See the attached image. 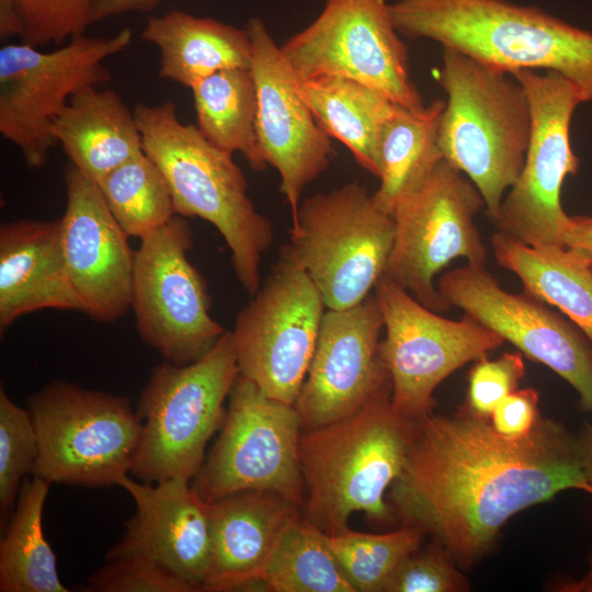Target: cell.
<instances>
[{"label": "cell", "mask_w": 592, "mask_h": 592, "mask_svg": "<svg viewBox=\"0 0 592 592\" xmlns=\"http://www.w3.org/2000/svg\"><path fill=\"white\" fill-rule=\"evenodd\" d=\"M409 423L391 502L405 524L432 534L462 567L487 553L515 513L565 490L592 496L576 436L553 420L539 415L520 437L464 408Z\"/></svg>", "instance_id": "1"}, {"label": "cell", "mask_w": 592, "mask_h": 592, "mask_svg": "<svg viewBox=\"0 0 592 592\" xmlns=\"http://www.w3.org/2000/svg\"><path fill=\"white\" fill-rule=\"evenodd\" d=\"M398 33L426 38L512 73L546 69L570 79L592 102V32L536 5L509 0H395Z\"/></svg>", "instance_id": "2"}, {"label": "cell", "mask_w": 592, "mask_h": 592, "mask_svg": "<svg viewBox=\"0 0 592 592\" xmlns=\"http://www.w3.org/2000/svg\"><path fill=\"white\" fill-rule=\"evenodd\" d=\"M134 116L143 150L162 172L177 215L212 224L225 239L234 272L246 292L259 289L263 254L273 242L271 220L248 195V182L232 153L209 143L193 124H184L173 101L139 103Z\"/></svg>", "instance_id": "3"}, {"label": "cell", "mask_w": 592, "mask_h": 592, "mask_svg": "<svg viewBox=\"0 0 592 592\" xmlns=\"http://www.w3.org/2000/svg\"><path fill=\"white\" fill-rule=\"evenodd\" d=\"M390 397L391 383L356 413L300 434L303 515L325 534L346 530L354 512L374 521L390 516L385 492L405 465L410 425Z\"/></svg>", "instance_id": "4"}, {"label": "cell", "mask_w": 592, "mask_h": 592, "mask_svg": "<svg viewBox=\"0 0 592 592\" xmlns=\"http://www.w3.org/2000/svg\"><path fill=\"white\" fill-rule=\"evenodd\" d=\"M439 80L447 95L439 127L443 159L475 184L494 220L525 162L527 93L511 73L451 49H443Z\"/></svg>", "instance_id": "5"}, {"label": "cell", "mask_w": 592, "mask_h": 592, "mask_svg": "<svg viewBox=\"0 0 592 592\" xmlns=\"http://www.w3.org/2000/svg\"><path fill=\"white\" fill-rule=\"evenodd\" d=\"M238 376L231 331L193 363L155 366L136 409L141 434L129 474L146 483L191 480L205 459L207 442L224 423V403Z\"/></svg>", "instance_id": "6"}, {"label": "cell", "mask_w": 592, "mask_h": 592, "mask_svg": "<svg viewBox=\"0 0 592 592\" xmlns=\"http://www.w3.org/2000/svg\"><path fill=\"white\" fill-rule=\"evenodd\" d=\"M394 237L392 215L353 181L307 197L284 250L308 273L326 308L343 310L362 303L385 274Z\"/></svg>", "instance_id": "7"}, {"label": "cell", "mask_w": 592, "mask_h": 592, "mask_svg": "<svg viewBox=\"0 0 592 592\" xmlns=\"http://www.w3.org/2000/svg\"><path fill=\"white\" fill-rule=\"evenodd\" d=\"M27 409L38 440L32 476L109 487L129 474L141 434L129 399L55 380L30 397Z\"/></svg>", "instance_id": "8"}, {"label": "cell", "mask_w": 592, "mask_h": 592, "mask_svg": "<svg viewBox=\"0 0 592 592\" xmlns=\"http://www.w3.org/2000/svg\"><path fill=\"white\" fill-rule=\"evenodd\" d=\"M129 27L113 36L73 37L44 52L26 43L0 49V133L32 170L44 167L56 141L50 127L78 92L111 79L104 61L132 43Z\"/></svg>", "instance_id": "9"}, {"label": "cell", "mask_w": 592, "mask_h": 592, "mask_svg": "<svg viewBox=\"0 0 592 592\" xmlns=\"http://www.w3.org/2000/svg\"><path fill=\"white\" fill-rule=\"evenodd\" d=\"M220 433L191 479L212 503L244 490L277 493L304 506L299 457L300 417L294 407L266 396L239 374Z\"/></svg>", "instance_id": "10"}, {"label": "cell", "mask_w": 592, "mask_h": 592, "mask_svg": "<svg viewBox=\"0 0 592 592\" xmlns=\"http://www.w3.org/2000/svg\"><path fill=\"white\" fill-rule=\"evenodd\" d=\"M511 75L527 93L532 130L523 169L493 223L500 232L526 244L565 248L562 238L570 216L561 205V189L566 177L579 170L570 123L583 102L582 94L556 71L522 69Z\"/></svg>", "instance_id": "11"}, {"label": "cell", "mask_w": 592, "mask_h": 592, "mask_svg": "<svg viewBox=\"0 0 592 592\" xmlns=\"http://www.w3.org/2000/svg\"><path fill=\"white\" fill-rule=\"evenodd\" d=\"M326 305L308 273L283 249L231 331L239 374L266 396L294 405L305 382Z\"/></svg>", "instance_id": "12"}, {"label": "cell", "mask_w": 592, "mask_h": 592, "mask_svg": "<svg viewBox=\"0 0 592 592\" xmlns=\"http://www.w3.org/2000/svg\"><path fill=\"white\" fill-rule=\"evenodd\" d=\"M483 206L475 184L442 159L392 212L395 237L384 275L426 308L446 310L434 276L457 258L485 266L487 248L474 221Z\"/></svg>", "instance_id": "13"}, {"label": "cell", "mask_w": 592, "mask_h": 592, "mask_svg": "<svg viewBox=\"0 0 592 592\" xmlns=\"http://www.w3.org/2000/svg\"><path fill=\"white\" fill-rule=\"evenodd\" d=\"M192 244L186 217L174 215L140 239L134 257L132 309L137 333L175 365L200 360L226 331L210 316L205 280L187 258Z\"/></svg>", "instance_id": "14"}, {"label": "cell", "mask_w": 592, "mask_h": 592, "mask_svg": "<svg viewBox=\"0 0 592 592\" xmlns=\"http://www.w3.org/2000/svg\"><path fill=\"white\" fill-rule=\"evenodd\" d=\"M386 0H327L319 15L281 50L298 79L355 80L410 111L425 104L410 77L408 48Z\"/></svg>", "instance_id": "15"}, {"label": "cell", "mask_w": 592, "mask_h": 592, "mask_svg": "<svg viewBox=\"0 0 592 592\" xmlns=\"http://www.w3.org/2000/svg\"><path fill=\"white\" fill-rule=\"evenodd\" d=\"M386 331L380 354L391 383V406L408 422L432 412L433 391L453 372L504 340L465 315L451 320L420 304L383 275L374 287Z\"/></svg>", "instance_id": "16"}, {"label": "cell", "mask_w": 592, "mask_h": 592, "mask_svg": "<svg viewBox=\"0 0 592 592\" xmlns=\"http://www.w3.org/2000/svg\"><path fill=\"white\" fill-rule=\"evenodd\" d=\"M439 292L448 306L562 377L579 395L582 409L592 412V344L574 323L536 297L504 291L485 266L466 264L446 272Z\"/></svg>", "instance_id": "17"}, {"label": "cell", "mask_w": 592, "mask_h": 592, "mask_svg": "<svg viewBox=\"0 0 592 592\" xmlns=\"http://www.w3.org/2000/svg\"><path fill=\"white\" fill-rule=\"evenodd\" d=\"M246 30L252 44L250 70L257 92L259 148L266 164L280 173V190L289 205L293 224L303 191L328 168L334 150L263 20L251 18Z\"/></svg>", "instance_id": "18"}, {"label": "cell", "mask_w": 592, "mask_h": 592, "mask_svg": "<svg viewBox=\"0 0 592 592\" xmlns=\"http://www.w3.org/2000/svg\"><path fill=\"white\" fill-rule=\"evenodd\" d=\"M384 319L374 294L358 305L328 309L294 403L303 430L345 419L390 384L380 354Z\"/></svg>", "instance_id": "19"}, {"label": "cell", "mask_w": 592, "mask_h": 592, "mask_svg": "<svg viewBox=\"0 0 592 592\" xmlns=\"http://www.w3.org/2000/svg\"><path fill=\"white\" fill-rule=\"evenodd\" d=\"M59 219L64 257L84 314L113 323L132 308L135 251L95 181L69 163Z\"/></svg>", "instance_id": "20"}, {"label": "cell", "mask_w": 592, "mask_h": 592, "mask_svg": "<svg viewBox=\"0 0 592 592\" xmlns=\"http://www.w3.org/2000/svg\"><path fill=\"white\" fill-rule=\"evenodd\" d=\"M117 486L133 498L135 513L106 558H148L193 592L204 591L210 560L209 509L191 480L174 477L146 483L125 475Z\"/></svg>", "instance_id": "21"}, {"label": "cell", "mask_w": 592, "mask_h": 592, "mask_svg": "<svg viewBox=\"0 0 592 592\" xmlns=\"http://www.w3.org/2000/svg\"><path fill=\"white\" fill-rule=\"evenodd\" d=\"M210 560L204 591H261L284 530L303 508L270 491H239L208 503Z\"/></svg>", "instance_id": "22"}, {"label": "cell", "mask_w": 592, "mask_h": 592, "mask_svg": "<svg viewBox=\"0 0 592 592\" xmlns=\"http://www.w3.org/2000/svg\"><path fill=\"white\" fill-rule=\"evenodd\" d=\"M42 309L84 314L67 270L60 221L19 219L0 226V331Z\"/></svg>", "instance_id": "23"}, {"label": "cell", "mask_w": 592, "mask_h": 592, "mask_svg": "<svg viewBox=\"0 0 592 592\" xmlns=\"http://www.w3.org/2000/svg\"><path fill=\"white\" fill-rule=\"evenodd\" d=\"M70 163L96 183L143 150L134 111L112 89L75 94L50 127Z\"/></svg>", "instance_id": "24"}, {"label": "cell", "mask_w": 592, "mask_h": 592, "mask_svg": "<svg viewBox=\"0 0 592 592\" xmlns=\"http://www.w3.org/2000/svg\"><path fill=\"white\" fill-rule=\"evenodd\" d=\"M141 38L159 52V77L187 88L217 71L251 66L246 29L182 10L149 16Z\"/></svg>", "instance_id": "25"}, {"label": "cell", "mask_w": 592, "mask_h": 592, "mask_svg": "<svg viewBox=\"0 0 592 592\" xmlns=\"http://www.w3.org/2000/svg\"><path fill=\"white\" fill-rule=\"evenodd\" d=\"M298 88L327 134L340 140L361 167L379 178V133L399 105L343 77L298 79Z\"/></svg>", "instance_id": "26"}, {"label": "cell", "mask_w": 592, "mask_h": 592, "mask_svg": "<svg viewBox=\"0 0 592 592\" xmlns=\"http://www.w3.org/2000/svg\"><path fill=\"white\" fill-rule=\"evenodd\" d=\"M497 263L521 280L526 294L559 308L592 344V267L567 249L534 247L500 231L491 237Z\"/></svg>", "instance_id": "27"}, {"label": "cell", "mask_w": 592, "mask_h": 592, "mask_svg": "<svg viewBox=\"0 0 592 592\" xmlns=\"http://www.w3.org/2000/svg\"><path fill=\"white\" fill-rule=\"evenodd\" d=\"M445 105L434 100L420 111L398 106L379 133V187L373 193L377 206L388 214L414 193L443 159L439 127Z\"/></svg>", "instance_id": "28"}, {"label": "cell", "mask_w": 592, "mask_h": 592, "mask_svg": "<svg viewBox=\"0 0 592 592\" xmlns=\"http://www.w3.org/2000/svg\"><path fill=\"white\" fill-rule=\"evenodd\" d=\"M50 483L33 476L22 481L0 542L1 592H68L56 556L43 532V511Z\"/></svg>", "instance_id": "29"}, {"label": "cell", "mask_w": 592, "mask_h": 592, "mask_svg": "<svg viewBox=\"0 0 592 592\" xmlns=\"http://www.w3.org/2000/svg\"><path fill=\"white\" fill-rule=\"evenodd\" d=\"M197 128L214 146L240 152L257 171L266 168L258 143L257 92L250 69L230 68L194 82L191 88Z\"/></svg>", "instance_id": "30"}, {"label": "cell", "mask_w": 592, "mask_h": 592, "mask_svg": "<svg viewBox=\"0 0 592 592\" xmlns=\"http://www.w3.org/2000/svg\"><path fill=\"white\" fill-rule=\"evenodd\" d=\"M270 592H355L330 551L325 533L304 515L282 533L261 581Z\"/></svg>", "instance_id": "31"}, {"label": "cell", "mask_w": 592, "mask_h": 592, "mask_svg": "<svg viewBox=\"0 0 592 592\" xmlns=\"http://www.w3.org/2000/svg\"><path fill=\"white\" fill-rule=\"evenodd\" d=\"M98 185L128 237L141 239L177 215L162 172L144 151L112 170Z\"/></svg>", "instance_id": "32"}, {"label": "cell", "mask_w": 592, "mask_h": 592, "mask_svg": "<svg viewBox=\"0 0 592 592\" xmlns=\"http://www.w3.org/2000/svg\"><path fill=\"white\" fill-rule=\"evenodd\" d=\"M423 533L403 523L386 534L360 533L348 527L333 535L325 534V538L355 592H383L398 565L420 547Z\"/></svg>", "instance_id": "33"}, {"label": "cell", "mask_w": 592, "mask_h": 592, "mask_svg": "<svg viewBox=\"0 0 592 592\" xmlns=\"http://www.w3.org/2000/svg\"><path fill=\"white\" fill-rule=\"evenodd\" d=\"M38 456L37 433L29 409L13 402L0 387V525L5 528L23 479Z\"/></svg>", "instance_id": "34"}, {"label": "cell", "mask_w": 592, "mask_h": 592, "mask_svg": "<svg viewBox=\"0 0 592 592\" xmlns=\"http://www.w3.org/2000/svg\"><path fill=\"white\" fill-rule=\"evenodd\" d=\"M25 23L23 43L61 46L91 25L95 0H15Z\"/></svg>", "instance_id": "35"}, {"label": "cell", "mask_w": 592, "mask_h": 592, "mask_svg": "<svg viewBox=\"0 0 592 592\" xmlns=\"http://www.w3.org/2000/svg\"><path fill=\"white\" fill-rule=\"evenodd\" d=\"M456 565L437 542L424 549L418 548L398 565L383 592L466 591L468 582Z\"/></svg>", "instance_id": "36"}, {"label": "cell", "mask_w": 592, "mask_h": 592, "mask_svg": "<svg viewBox=\"0 0 592 592\" xmlns=\"http://www.w3.org/2000/svg\"><path fill=\"white\" fill-rule=\"evenodd\" d=\"M89 592H193L156 562L137 555L106 558L88 580Z\"/></svg>", "instance_id": "37"}, {"label": "cell", "mask_w": 592, "mask_h": 592, "mask_svg": "<svg viewBox=\"0 0 592 592\" xmlns=\"http://www.w3.org/2000/svg\"><path fill=\"white\" fill-rule=\"evenodd\" d=\"M524 375L521 352H505L496 360L480 356L469 372L463 408L476 415L490 417L499 402L517 389Z\"/></svg>", "instance_id": "38"}, {"label": "cell", "mask_w": 592, "mask_h": 592, "mask_svg": "<svg viewBox=\"0 0 592 592\" xmlns=\"http://www.w3.org/2000/svg\"><path fill=\"white\" fill-rule=\"evenodd\" d=\"M537 405L538 392L535 389H516L496 407L490 415L491 423L505 436H524L531 432L539 418Z\"/></svg>", "instance_id": "39"}, {"label": "cell", "mask_w": 592, "mask_h": 592, "mask_svg": "<svg viewBox=\"0 0 592 592\" xmlns=\"http://www.w3.org/2000/svg\"><path fill=\"white\" fill-rule=\"evenodd\" d=\"M562 241L565 249L592 267V216H570Z\"/></svg>", "instance_id": "40"}, {"label": "cell", "mask_w": 592, "mask_h": 592, "mask_svg": "<svg viewBox=\"0 0 592 592\" xmlns=\"http://www.w3.org/2000/svg\"><path fill=\"white\" fill-rule=\"evenodd\" d=\"M161 0H95L90 23H96L130 12H148L155 9Z\"/></svg>", "instance_id": "41"}, {"label": "cell", "mask_w": 592, "mask_h": 592, "mask_svg": "<svg viewBox=\"0 0 592 592\" xmlns=\"http://www.w3.org/2000/svg\"><path fill=\"white\" fill-rule=\"evenodd\" d=\"M25 23L15 0H0V38L8 41L13 36L23 37Z\"/></svg>", "instance_id": "42"}, {"label": "cell", "mask_w": 592, "mask_h": 592, "mask_svg": "<svg viewBox=\"0 0 592 592\" xmlns=\"http://www.w3.org/2000/svg\"><path fill=\"white\" fill-rule=\"evenodd\" d=\"M576 439L583 471L592 485V424L585 423Z\"/></svg>", "instance_id": "43"}, {"label": "cell", "mask_w": 592, "mask_h": 592, "mask_svg": "<svg viewBox=\"0 0 592 592\" xmlns=\"http://www.w3.org/2000/svg\"><path fill=\"white\" fill-rule=\"evenodd\" d=\"M591 569L584 578L580 581L567 582L561 585V591H592V555H591Z\"/></svg>", "instance_id": "44"}]
</instances>
